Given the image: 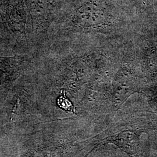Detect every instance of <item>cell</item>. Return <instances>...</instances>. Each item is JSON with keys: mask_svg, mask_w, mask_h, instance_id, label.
I'll return each instance as SVG.
<instances>
[{"mask_svg": "<svg viewBox=\"0 0 157 157\" xmlns=\"http://www.w3.org/2000/svg\"><path fill=\"white\" fill-rule=\"evenodd\" d=\"M19 102H17V105L14 108L13 111L12 113V121H16V119L17 118V117L19 115Z\"/></svg>", "mask_w": 157, "mask_h": 157, "instance_id": "2", "label": "cell"}, {"mask_svg": "<svg viewBox=\"0 0 157 157\" xmlns=\"http://www.w3.org/2000/svg\"><path fill=\"white\" fill-rule=\"evenodd\" d=\"M57 104L60 108L66 111L73 112V105L65 95H61L57 100Z\"/></svg>", "mask_w": 157, "mask_h": 157, "instance_id": "1", "label": "cell"}]
</instances>
